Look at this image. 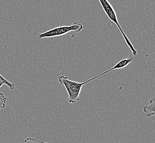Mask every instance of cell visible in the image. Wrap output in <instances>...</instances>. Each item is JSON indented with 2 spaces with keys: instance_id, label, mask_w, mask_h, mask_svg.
Wrapping results in <instances>:
<instances>
[{
  "instance_id": "1",
  "label": "cell",
  "mask_w": 155,
  "mask_h": 143,
  "mask_svg": "<svg viewBox=\"0 0 155 143\" xmlns=\"http://www.w3.org/2000/svg\"><path fill=\"white\" fill-rule=\"evenodd\" d=\"M97 75L90 79L87 81L82 83H79L74 81L69 80L64 75H61L58 78V81L61 84H62L65 87L68 94V102L70 104H75L80 101L79 95L81 94V88L85 84L89 83L97 78Z\"/></svg>"
},
{
  "instance_id": "2",
  "label": "cell",
  "mask_w": 155,
  "mask_h": 143,
  "mask_svg": "<svg viewBox=\"0 0 155 143\" xmlns=\"http://www.w3.org/2000/svg\"><path fill=\"white\" fill-rule=\"evenodd\" d=\"M100 3L101 4L102 6V8L104 10V11L105 12L106 15L107 16L108 18L112 21L113 23L116 25L117 27L118 28L119 30H120V33L122 35L123 38L125 40L126 44L128 45L130 50H131L133 55L134 56H136L137 54V52L136 49L133 46V44H131L130 41L129 40L127 36L125 35V33L123 32L122 28L120 27L119 22L118 21L117 19V15L116 12L114 9L113 6L110 3V2L108 0H98Z\"/></svg>"
},
{
  "instance_id": "3",
  "label": "cell",
  "mask_w": 155,
  "mask_h": 143,
  "mask_svg": "<svg viewBox=\"0 0 155 143\" xmlns=\"http://www.w3.org/2000/svg\"><path fill=\"white\" fill-rule=\"evenodd\" d=\"M83 28V25L81 23L74 22L71 25L56 27L51 30L45 32L44 33H40L38 35V39H41L46 38L57 37L65 35L71 32H75L78 33L81 32Z\"/></svg>"
},
{
  "instance_id": "4",
  "label": "cell",
  "mask_w": 155,
  "mask_h": 143,
  "mask_svg": "<svg viewBox=\"0 0 155 143\" xmlns=\"http://www.w3.org/2000/svg\"><path fill=\"white\" fill-rule=\"evenodd\" d=\"M133 61V58L132 57H130V58H125V59L122 60L117 63V64H116L112 68L110 69L109 70H107L106 71L102 73L101 74H100V75H97V77H101L102 75H105V74H106V73H107L108 72L112 71H114V70H116V69L123 68L125 67L126 66H128L129 64L130 63H131Z\"/></svg>"
},
{
  "instance_id": "5",
  "label": "cell",
  "mask_w": 155,
  "mask_h": 143,
  "mask_svg": "<svg viewBox=\"0 0 155 143\" xmlns=\"http://www.w3.org/2000/svg\"><path fill=\"white\" fill-rule=\"evenodd\" d=\"M143 110L144 114L147 117H151L155 115V98H151L149 105L144 106Z\"/></svg>"
},
{
  "instance_id": "6",
  "label": "cell",
  "mask_w": 155,
  "mask_h": 143,
  "mask_svg": "<svg viewBox=\"0 0 155 143\" xmlns=\"http://www.w3.org/2000/svg\"><path fill=\"white\" fill-rule=\"evenodd\" d=\"M0 81H3L5 84H6V85L9 88V89L11 90H13L15 89V84L13 83L10 82L9 81H7L1 75H0Z\"/></svg>"
},
{
  "instance_id": "7",
  "label": "cell",
  "mask_w": 155,
  "mask_h": 143,
  "mask_svg": "<svg viewBox=\"0 0 155 143\" xmlns=\"http://www.w3.org/2000/svg\"><path fill=\"white\" fill-rule=\"evenodd\" d=\"M7 99L3 93H0V110L6 107Z\"/></svg>"
},
{
  "instance_id": "8",
  "label": "cell",
  "mask_w": 155,
  "mask_h": 143,
  "mask_svg": "<svg viewBox=\"0 0 155 143\" xmlns=\"http://www.w3.org/2000/svg\"><path fill=\"white\" fill-rule=\"evenodd\" d=\"M24 143H48L42 140H38L33 138H27L24 140Z\"/></svg>"
},
{
  "instance_id": "9",
  "label": "cell",
  "mask_w": 155,
  "mask_h": 143,
  "mask_svg": "<svg viewBox=\"0 0 155 143\" xmlns=\"http://www.w3.org/2000/svg\"><path fill=\"white\" fill-rule=\"evenodd\" d=\"M3 84H5V83H3V81H0V88L3 85Z\"/></svg>"
}]
</instances>
